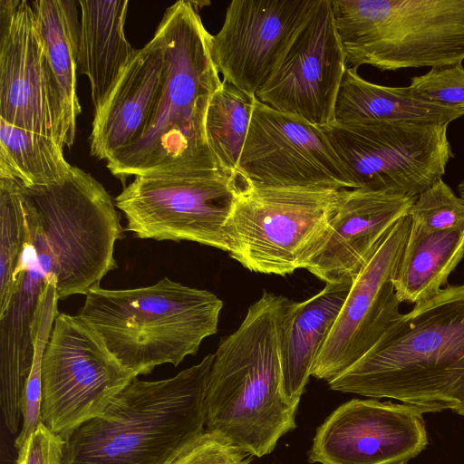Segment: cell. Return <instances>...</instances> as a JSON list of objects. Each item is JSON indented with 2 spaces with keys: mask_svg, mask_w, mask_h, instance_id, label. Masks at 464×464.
Listing matches in <instances>:
<instances>
[{
  "mask_svg": "<svg viewBox=\"0 0 464 464\" xmlns=\"http://www.w3.org/2000/svg\"><path fill=\"white\" fill-rule=\"evenodd\" d=\"M331 390L464 417V284L401 314Z\"/></svg>",
  "mask_w": 464,
  "mask_h": 464,
  "instance_id": "6da1fadb",
  "label": "cell"
},
{
  "mask_svg": "<svg viewBox=\"0 0 464 464\" xmlns=\"http://www.w3.org/2000/svg\"><path fill=\"white\" fill-rule=\"evenodd\" d=\"M165 41L160 99L144 135L107 160L111 173L130 177L221 170L205 129L212 94L222 80L212 55L210 34L195 3L180 0L158 26Z\"/></svg>",
  "mask_w": 464,
  "mask_h": 464,
  "instance_id": "7a4b0ae2",
  "label": "cell"
},
{
  "mask_svg": "<svg viewBox=\"0 0 464 464\" xmlns=\"http://www.w3.org/2000/svg\"><path fill=\"white\" fill-rule=\"evenodd\" d=\"M264 291L220 340L206 390V426L252 457L272 452L295 428L298 403L282 387L280 325L286 301Z\"/></svg>",
  "mask_w": 464,
  "mask_h": 464,
  "instance_id": "3957f363",
  "label": "cell"
},
{
  "mask_svg": "<svg viewBox=\"0 0 464 464\" xmlns=\"http://www.w3.org/2000/svg\"><path fill=\"white\" fill-rule=\"evenodd\" d=\"M213 360L160 381L135 378L65 440L64 464H172L204 431Z\"/></svg>",
  "mask_w": 464,
  "mask_h": 464,
  "instance_id": "277c9868",
  "label": "cell"
},
{
  "mask_svg": "<svg viewBox=\"0 0 464 464\" xmlns=\"http://www.w3.org/2000/svg\"><path fill=\"white\" fill-rule=\"evenodd\" d=\"M18 184L24 243L54 281L59 301L99 287L117 267L114 247L123 237L121 215L103 185L74 166L54 183Z\"/></svg>",
  "mask_w": 464,
  "mask_h": 464,
  "instance_id": "5b68a950",
  "label": "cell"
},
{
  "mask_svg": "<svg viewBox=\"0 0 464 464\" xmlns=\"http://www.w3.org/2000/svg\"><path fill=\"white\" fill-rule=\"evenodd\" d=\"M78 315L136 377L178 366L218 331L223 302L169 277L130 289H91Z\"/></svg>",
  "mask_w": 464,
  "mask_h": 464,
  "instance_id": "8992f818",
  "label": "cell"
},
{
  "mask_svg": "<svg viewBox=\"0 0 464 464\" xmlns=\"http://www.w3.org/2000/svg\"><path fill=\"white\" fill-rule=\"evenodd\" d=\"M347 65L381 71L464 61V0H331Z\"/></svg>",
  "mask_w": 464,
  "mask_h": 464,
  "instance_id": "52a82bcc",
  "label": "cell"
},
{
  "mask_svg": "<svg viewBox=\"0 0 464 464\" xmlns=\"http://www.w3.org/2000/svg\"><path fill=\"white\" fill-rule=\"evenodd\" d=\"M340 189L241 186L225 224L227 252L251 272L285 276L323 248Z\"/></svg>",
  "mask_w": 464,
  "mask_h": 464,
  "instance_id": "ba28073f",
  "label": "cell"
},
{
  "mask_svg": "<svg viewBox=\"0 0 464 464\" xmlns=\"http://www.w3.org/2000/svg\"><path fill=\"white\" fill-rule=\"evenodd\" d=\"M444 123L381 121L321 127L353 188L411 198L441 179L453 158Z\"/></svg>",
  "mask_w": 464,
  "mask_h": 464,
  "instance_id": "9c48e42d",
  "label": "cell"
},
{
  "mask_svg": "<svg viewBox=\"0 0 464 464\" xmlns=\"http://www.w3.org/2000/svg\"><path fill=\"white\" fill-rule=\"evenodd\" d=\"M222 170L134 177L115 198L125 231L141 239L191 241L227 250L225 224L238 191Z\"/></svg>",
  "mask_w": 464,
  "mask_h": 464,
  "instance_id": "30bf717a",
  "label": "cell"
},
{
  "mask_svg": "<svg viewBox=\"0 0 464 464\" xmlns=\"http://www.w3.org/2000/svg\"><path fill=\"white\" fill-rule=\"evenodd\" d=\"M135 378L78 314L59 313L42 359V420L66 440Z\"/></svg>",
  "mask_w": 464,
  "mask_h": 464,
  "instance_id": "8fae6325",
  "label": "cell"
},
{
  "mask_svg": "<svg viewBox=\"0 0 464 464\" xmlns=\"http://www.w3.org/2000/svg\"><path fill=\"white\" fill-rule=\"evenodd\" d=\"M237 184L353 188L347 170L321 127L256 98L238 162Z\"/></svg>",
  "mask_w": 464,
  "mask_h": 464,
  "instance_id": "7c38bea8",
  "label": "cell"
},
{
  "mask_svg": "<svg viewBox=\"0 0 464 464\" xmlns=\"http://www.w3.org/2000/svg\"><path fill=\"white\" fill-rule=\"evenodd\" d=\"M0 119L72 146L63 93L26 0H0Z\"/></svg>",
  "mask_w": 464,
  "mask_h": 464,
  "instance_id": "4fadbf2b",
  "label": "cell"
},
{
  "mask_svg": "<svg viewBox=\"0 0 464 464\" xmlns=\"http://www.w3.org/2000/svg\"><path fill=\"white\" fill-rule=\"evenodd\" d=\"M347 68L331 0H317L256 98L324 127L334 122L336 98Z\"/></svg>",
  "mask_w": 464,
  "mask_h": 464,
  "instance_id": "5bb4252c",
  "label": "cell"
},
{
  "mask_svg": "<svg viewBox=\"0 0 464 464\" xmlns=\"http://www.w3.org/2000/svg\"><path fill=\"white\" fill-rule=\"evenodd\" d=\"M411 219L401 218L353 281L324 341L312 376L328 382L361 359L401 316L393 280Z\"/></svg>",
  "mask_w": 464,
  "mask_h": 464,
  "instance_id": "9a60e30c",
  "label": "cell"
},
{
  "mask_svg": "<svg viewBox=\"0 0 464 464\" xmlns=\"http://www.w3.org/2000/svg\"><path fill=\"white\" fill-rule=\"evenodd\" d=\"M423 413L408 404L354 399L319 426L311 463L407 464L428 445Z\"/></svg>",
  "mask_w": 464,
  "mask_h": 464,
  "instance_id": "2e32d148",
  "label": "cell"
},
{
  "mask_svg": "<svg viewBox=\"0 0 464 464\" xmlns=\"http://www.w3.org/2000/svg\"><path fill=\"white\" fill-rule=\"evenodd\" d=\"M317 0H234L211 39L223 80L256 96Z\"/></svg>",
  "mask_w": 464,
  "mask_h": 464,
  "instance_id": "e0dca14e",
  "label": "cell"
},
{
  "mask_svg": "<svg viewBox=\"0 0 464 464\" xmlns=\"http://www.w3.org/2000/svg\"><path fill=\"white\" fill-rule=\"evenodd\" d=\"M415 199L364 188L340 189L327 239L305 269L325 283L353 280Z\"/></svg>",
  "mask_w": 464,
  "mask_h": 464,
  "instance_id": "ac0fdd59",
  "label": "cell"
},
{
  "mask_svg": "<svg viewBox=\"0 0 464 464\" xmlns=\"http://www.w3.org/2000/svg\"><path fill=\"white\" fill-rule=\"evenodd\" d=\"M164 67L165 41L157 27L94 111L90 135L92 156L108 160L144 135L160 99Z\"/></svg>",
  "mask_w": 464,
  "mask_h": 464,
  "instance_id": "d6986e66",
  "label": "cell"
},
{
  "mask_svg": "<svg viewBox=\"0 0 464 464\" xmlns=\"http://www.w3.org/2000/svg\"><path fill=\"white\" fill-rule=\"evenodd\" d=\"M353 280L326 283L312 297L287 299L280 325L282 387L286 400L298 403Z\"/></svg>",
  "mask_w": 464,
  "mask_h": 464,
  "instance_id": "ffe728a7",
  "label": "cell"
},
{
  "mask_svg": "<svg viewBox=\"0 0 464 464\" xmlns=\"http://www.w3.org/2000/svg\"><path fill=\"white\" fill-rule=\"evenodd\" d=\"M81 33L78 72L86 75L97 111L136 53L124 25L129 1L80 0Z\"/></svg>",
  "mask_w": 464,
  "mask_h": 464,
  "instance_id": "44dd1931",
  "label": "cell"
},
{
  "mask_svg": "<svg viewBox=\"0 0 464 464\" xmlns=\"http://www.w3.org/2000/svg\"><path fill=\"white\" fill-rule=\"evenodd\" d=\"M356 67H348L340 85L334 122L360 124L411 121L450 124L464 112L427 101L410 86L391 87L366 81Z\"/></svg>",
  "mask_w": 464,
  "mask_h": 464,
  "instance_id": "7402d4cb",
  "label": "cell"
},
{
  "mask_svg": "<svg viewBox=\"0 0 464 464\" xmlns=\"http://www.w3.org/2000/svg\"><path fill=\"white\" fill-rule=\"evenodd\" d=\"M463 256L464 227L427 231L411 223L393 280L401 304L435 296Z\"/></svg>",
  "mask_w": 464,
  "mask_h": 464,
  "instance_id": "603a6c76",
  "label": "cell"
},
{
  "mask_svg": "<svg viewBox=\"0 0 464 464\" xmlns=\"http://www.w3.org/2000/svg\"><path fill=\"white\" fill-rule=\"evenodd\" d=\"M34 12L46 53L60 85L65 103L67 126L72 145L81 105L76 92V73L81 33L78 2L35 0Z\"/></svg>",
  "mask_w": 464,
  "mask_h": 464,
  "instance_id": "cb8c5ba5",
  "label": "cell"
},
{
  "mask_svg": "<svg viewBox=\"0 0 464 464\" xmlns=\"http://www.w3.org/2000/svg\"><path fill=\"white\" fill-rule=\"evenodd\" d=\"M71 168L63 145L0 119V178L42 186L62 180Z\"/></svg>",
  "mask_w": 464,
  "mask_h": 464,
  "instance_id": "d4e9b609",
  "label": "cell"
},
{
  "mask_svg": "<svg viewBox=\"0 0 464 464\" xmlns=\"http://www.w3.org/2000/svg\"><path fill=\"white\" fill-rule=\"evenodd\" d=\"M255 99L222 80L207 110L205 129L209 148L218 168L237 182Z\"/></svg>",
  "mask_w": 464,
  "mask_h": 464,
  "instance_id": "484cf974",
  "label": "cell"
},
{
  "mask_svg": "<svg viewBox=\"0 0 464 464\" xmlns=\"http://www.w3.org/2000/svg\"><path fill=\"white\" fill-rule=\"evenodd\" d=\"M58 298L53 292H45L40 298L31 326L33 363L27 379L22 407V429L14 440L19 450L27 438L43 422L42 403V359L50 340L53 324L58 315Z\"/></svg>",
  "mask_w": 464,
  "mask_h": 464,
  "instance_id": "4316f807",
  "label": "cell"
},
{
  "mask_svg": "<svg viewBox=\"0 0 464 464\" xmlns=\"http://www.w3.org/2000/svg\"><path fill=\"white\" fill-rule=\"evenodd\" d=\"M0 315L15 290V272L24 240V211L18 181L0 178Z\"/></svg>",
  "mask_w": 464,
  "mask_h": 464,
  "instance_id": "83f0119b",
  "label": "cell"
},
{
  "mask_svg": "<svg viewBox=\"0 0 464 464\" xmlns=\"http://www.w3.org/2000/svg\"><path fill=\"white\" fill-rule=\"evenodd\" d=\"M409 216L427 231L459 228L464 227V198L441 179L416 198Z\"/></svg>",
  "mask_w": 464,
  "mask_h": 464,
  "instance_id": "f1b7e54d",
  "label": "cell"
},
{
  "mask_svg": "<svg viewBox=\"0 0 464 464\" xmlns=\"http://www.w3.org/2000/svg\"><path fill=\"white\" fill-rule=\"evenodd\" d=\"M412 92L427 101L464 112V66L462 63L431 68L411 79Z\"/></svg>",
  "mask_w": 464,
  "mask_h": 464,
  "instance_id": "f546056e",
  "label": "cell"
},
{
  "mask_svg": "<svg viewBox=\"0 0 464 464\" xmlns=\"http://www.w3.org/2000/svg\"><path fill=\"white\" fill-rule=\"evenodd\" d=\"M251 458L223 436L207 430L172 464H248Z\"/></svg>",
  "mask_w": 464,
  "mask_h": 464,
  "instance_id": "4dcf8cb0",
  "label": "cell"
},
{
  "mask_svg": "<svg viewBox=\"0 0 464 464\" xmlns=\"http://www.w3.org/2000/svg\"><path fill=\"white\" fill-rule=\"evenodd\" d=\"M64 445L63 437L41 422L18 450L15 464H64Z\"/></svg>",
  "mask_w": 464,
  "mask_h": 464,
  "instance_id": "1f68e13d",
  "label": "cell"
},
{
  "mask_svg": "<svg viewBox=\"0 0 464 464\" xmlns=\"http://www.w3.org/2000/svg\"><path fill=\"white\" fill-rule=\"evenodd\" d=\"M457 190L459 196L464 198V179L458 184Z\"/></svg>",
  "mask_w": 464,
  "mask_h": 464,
  "instance_id": "d6a6232c",
  "label": "cell"
}]
</instances>
